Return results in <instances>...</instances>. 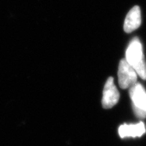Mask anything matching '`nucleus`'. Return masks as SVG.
<instances>
[{
	"label": "nucleus",
	"mask_w": 146,
	"mask_h": 146,
	"mask_svg": "<svg viewBox=\"0 0 146 146\" xmlns=\"http://www.w3.org/2000/svg\"><path fill=\"white\" fill-rule=\"evenodd\" d=\"M126 60L134 68L138 76L146 80V63L143 53V47L137 37L131 41L126 52Z\"/></svg>",
	"instance_id": "1"
},
{
	"label": "nucleus",
	"mask_w": 146,
	"mask_h": 146,
	"mask_svg": "<svg viewBox=\"0 0 146 146\" xmlns=\"http://www.w3.org/2000/svg\"><path fill=\"white\" fill-rule=\"evenodd\" d=\"M118 84L123 89L130 88L137 83V74L126 59L120 60L118 71Z\"/></svg>",
	"instance_id": "2"
},
{
	"label": "nucleus",
	"mask_w": 146,
	"mask_h": 146,
	"mask_svg": "<svg viewBox=\"0 0 146 146\" xmlns=\"http://www.w3.org/2000/svg\"><path fill=\"white\" fill-rule=\"evenodd\" d=\"M114 81V78L109 77L104 85L102 104V106L105 109L112 108L119 100L120 94Z\"/></svg>",
	"instance_id": "3"
},
{
	"label": "nucleus",
	"mask_w": 146,
	"mask_h": 146,
	"mask_svg": "<svg viewBox=\"0 0 146 146\" xmlns=\"http://www.w3.org/2000/svg\"><path fill=\"white\" fill-rule=\"evenodd\" d=\"M146 129L143 122L136 124H123L118 128V133L122 139L127 137H140L144 133Z\"/></svg>",
	"instance_id": "4"
},
{
	"label": "nucleus",
	"mask_w": 146,
	"mask_h": 146,
	"mask_svg": "<svg viewBox=\"0 0 146 146\" xmlns=\"http://www.w3.org/2000/svg\"><path fill=\"white\" fill-rule=\"evenodd\" d=\"M133 106L146 111V91L141 84L137 83L129 88Z\"/></svg>",
	"instance_id": "5"
},
{
	"label": "nucleus",
	"mask_w": 146,
	"mask_h": 146,
	"mask_svg": "<svg viewBox=\"0 0 146 146\" xmlns=\"http://www.w3.org/2000/svg\"><path fill=\"white\" fill-rule=\"evenodd\" d=\"M141 10L138 5H135L129 11L126 16L124 30L126 33H129L137 29L141 25Z\"/></svg>",
	"instance_id": "6"
},
{
	"label": "nucleus",
	"mask_w": 146,
	"mask_h": 146,
	"mask_svg": "<svg viewBox=\"0 0 146 146\" xmlns=\"http://www.w3.org/2000/svg\"><path fill=\"white\" fill-rule=\"evenodd\" d=\"M133 110L135 116L138 118H139V119H144V118H146V111L134 106H133Z\"/></svg>",
	"instance_id": "7"
}]
</instances>
